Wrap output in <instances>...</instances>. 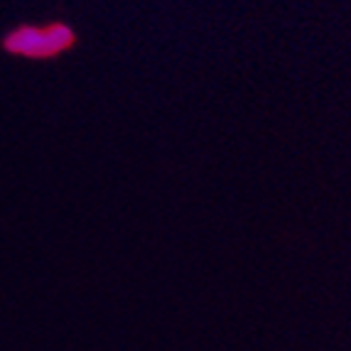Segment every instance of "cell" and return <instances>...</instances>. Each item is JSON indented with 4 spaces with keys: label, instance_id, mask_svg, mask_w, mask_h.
Segmentation results:
<instances>
[{
    "label": "cell",
    "instance_id": "1",
    "mask_svg": "<svg viewBox=\"0 0 351 351\" xmlns=\"http://www.w3.org/2000/svg\"><path fill=\"white\" fill-rule=\"evenodd\" d=\"M74 42V32L66 25H49V27H20L10 32L5 47L20 57H54L64 52Z\"/></svg>",
    "mask_w": 351,
    "mask_h": 351
}]
</instances>
